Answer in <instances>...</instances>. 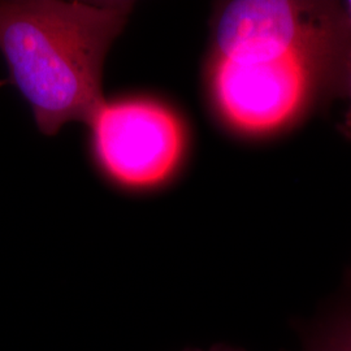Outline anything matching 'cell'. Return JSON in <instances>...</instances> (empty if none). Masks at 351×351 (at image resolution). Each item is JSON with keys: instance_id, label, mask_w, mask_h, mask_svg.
<instances>
[{"instance_id": "8", "label": "cell", "mask_w": 351, "mask_h": 351, "mask_svg": "<svg viewBox=\"0 0 351 351\" xmlns=\"http://www.w3.org/2000/svg\"><path fill=\"white\" fill-rule=\"evenodd\" d=\"M345 12H346V16H348V21H349V25L351 27V0L350 1H348L346 3V5H345Z\"/></svg>"}, {"instance_id": "3", "label": "cell", "mask_w": 351, "mask_h": 351, "mask_svg": "<svg viewBox=\"0 0 351 351\" xmlns=\"http://www.w3.org/2000/svg\"><path fill=\"white\" fill-rule=\"evenodd\" d=\"M336 68L339 64L303 56L255 64L213 56L210 85L219 111L230 125L262 134L297 119Z\"/></svg>"}, {"instance_id": "2", "label": "cell", "mask_w": 351, "mask_h": 351, "mask_svg": "<svg viewBox=\"0 0 351 351\" xmlns=\"http://www.w3.org/2000/svg\"><path fill=\"white\" fill-rule=\"evenodd\" d=\"M351 27L345 8L326 1L236 0L215 24V58L234 63L294 56L339 64Z\"/></svg>"}, {"instance_id": "4", "label": "cell", "mask_w": 351, "mask_h": 351, "mask_svg": "<svg viewBox=\"0 0 351 351\" xmlns=\"http://www.w3.org/2000/svg\"><path fill=\"white\" fill-rule=\"evenodd\" d=\"M88 125L101 168L126 188L162 184L175 172L185 149L180 119L159 101H104Z\"/></svg>"}, {"instance_id": "1", "label": "cell", "mask_w": 351, "mask_h": 351, "mask_svg": "<svg viewBox=\"0 0 351 351\" xmlns=\"http://www.w3.org/2000/svg\"><path fill=\"white\" fill-rule=\"evenodd\" d=\"M132 1L0 0V52L39 132L90 123L104 103L101 73Z\"/></svg>"}, {"instance_id": "5", "label": "cell", "mask_w": 351, "mask_h": 351, "mask_svg": "<svg viewBox=\"0 0 351 351\" xmlns=\"http://www.w3.org/2000/svg\"><path fill=\"white\" fill-rule=\"evenodd\" d=\"M298 351H351V301L328 306L301 329Z\"/></svg>"}, {"instance_id": "6", "label": "cell", "mask_w": 351, "mask_h": 351, "mask_svg": "<svg viewBox=\"0 0 351 351\" xmlns=\"http://www.w3.org/2000/svg\"><path fill=\"white\" fill-rule=\"evenodd\" d=\"M182 351H246L243 349H239V348H233V346H229L226 343H217V345H213V348H210L208 350H201V349H185Z\"/></svg>"}, {"instance_id": "7", "label": "cell", "mask_w": 351, "mask_h": 351, "mask_svg": "<svg viewBox=\"0 0 351 351\" xmlns=\"http://www.w3.org/2000/svg\"><path fill=\"white\" fill-rule=\"evenodd\" d=\"M341 129H342V132H343L349 138H351V101L350 107H349V110H348V112H346V116H345V120H343V124L341 126Z\"/></svg>"}]
</instances>
